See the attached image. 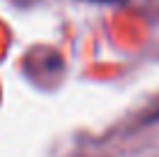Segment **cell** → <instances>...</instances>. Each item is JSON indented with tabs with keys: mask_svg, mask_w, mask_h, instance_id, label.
Segmentation results:
<instances>
[{
	"mask_svg": "<svg viewBox=\"0 0 159 157\" xmlns=\"http://www.w3.org/2000/svg\"><path fill=\"white\" fill-rule=\"evenodd\" d=\"M90 2H120V0H90Z\"/></svg>",
	"mask_w": 159,
	"mask_h": 157,
	"instance_id": "6da1fadb",
	"label": "cell"
},
{
	"mask_svg": "<svg viewBox=\"0 0 159 157\" xmlns=\"http://www.w3.org/2000/svg\"><path fill=\"white\" fill-rule=\"evenodd\" d=\"M157 118H159V113H157Z\"/></svg>",
	"mask_w": 159,
	"mask_h": 157,
	"instance_id": "7a4b0ae2",
	"label": "cell"
}]
</instances>
